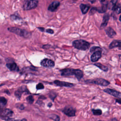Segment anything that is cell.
<instances>
[{
    "mask_svg": "<svg viewBox=\"0 0 121 121\" xmlns=\"http://www.w3.org/2000/svg\"><path fill=\"white\" fill-rule=\"evenodd\" d=\"M8 30L20 36H22L24 38H29L31 35V33L27 31L26 30L22 29L16 27H10L8 28Z\"/></svg>",
    "mask_w": 121,
    "mask_h": 121,
    "instance_id": "cell-1",
    "label": "cell"
},
{
    "mask_svg": "<svg viewBox=\"0 0 121 121\" xmlns=\"http://www.w3.org/2000/svg\"><path fill=\"white\" fill-rule=\"evenodd\" d=\"M72 45L75 48L83 51L87 50L90 47V43L88 42L81 39L74 41Z\"/></svg>",
    "mask_w": 121,
    "mask_h": 121,
    "instance_id": "cell-2",
    "label": "cell"
},
{
    "mask_svg": "<svg viewBox=\"0 0 121 121\" xmlns=\"http://www.w3.org/2000/svg\"><path fill=\"white\" fill-rule=\"evenodd\" d=\"M86 82L88 83L94 84L102 86H107L110 84V82L108 80L102 78H98L92 80H87L86 81Z\"/></svg>",
    "mask_w": 121,
    "mask_h": 121,
    "instance_id": "cell-3",
    "label": "cell"
},
{
    "mask_svg": "<svg viewBox=\"0 0 121 121\" xmlns=\"http://www.w3.org/2000/svg\"><path fill=\"white\" fill-rule=\"evenodd\" d=\"M38 4V1L37 0H29L25 1L23 4L24 10H30L37 7Z\"/></svg>",
    "mask_w": 121,
    "mask_h": 121,
    "instance_id": "cell-4",
    "label": "cell"
},
{
    "mask_svg": "<svg viewBox=\"0 0 121 121\" xmlns=\"http://www.w3.org/2000/svg\"><path fill=\"white\" fill-rule=\"evenodd\" d=\"M13 114V112L9 109H0V117L5 120L10 117Z\"/></svg>",
    "mask_w": 121,
    "mask_h": 121,
    "instance_id": "cell-5",
    "label": "cell"
},
{
    "mask_svg": "<svg viewBox=\"0 0 121 121\" xmlns=\"http://www.w3.org/2000/svg\"><path fill=\"white\" fill-rule=\"evenodd\" d=\"M76 112L75 109L71 106H66L62 110V112L69 117L75 116Z\"/></svg>",
    "mask_w": 121,
    "mask_h": 121,
    "instance_id": "cell-6",
    "label": "cell"
},
{
    "mask_svg": "<svg viewBox=\"0 0 121 121\" xmlns=\"http://www.w3.org/2000/svg\"><path fill=\"white\" fill-rule=\"evenodd\" d=\"M103 91L105 93H106L111 95L118 98L119 99H121V93L117 91L110 88H105L104 89Z\"/></svg>",
    "mask_w": 121,
    "mask_h": 121,
    "instance_id": "cell-7",
    "label": "cell"
},
{
    "mask_svg": "<svg viewBox=\"0 0 121 121\" xmlns=\"http://www.w3.org/2000/svg\"><path fill=\"white\" fill-rule=\"evenodd\" d=\"M41 65L43 67L46 68H52L54 66V62L52 60L48 59H44L41 62Z\"/></svg>",
    "mask_w": 121,
    "mask_h": 121,
    "instance_id": "cell-8",
    "label": "cell"
},
{
    "mask_svg": "<svg viewBox=\"0 0 121 121\" xmlns=\"http://www.w3.org/2000/svg\"><path fill=\"white\" fill-rule=\"evenodd\" d=\"M75 69H69V68H67V69H61L60 70L61 75L62 76H65V77L75 75Z\"/></svg>",
    "mask_w": 121,
    "mask_h": 121,
    "instance_id": "cell-9",
    "label": "cell"
},
{
    "mask_svg": "<svg viewBox=\"0 0 121 121\" xmlns=\"http://www.w3.org/2000/svg\"><path fill=\"white\" fill-rule=\"evenodd\" d=\"M25 92H28V91L27 90L26 86H22L19 87L17 89V90L16 91V92H15V95L17 98L19 99L21 97L22 93Z\"/></svg>",
    "mask_w": 121,
    "mask_h": 121,
    "instance_id": "cell-10",
    "label": "cell"
},
{
    "mask_svg": "<svg viewBox=\"0 0 121 121\" xmlns=\"http://www.w3.org/2000/svg\"><path fill=\"white\" fill-rule=\"evenodd\" d=\"M54 83L59 86H65V87H71L74 86V85L72 83L64 82V81H61L60 80H56L54 81Z\"/></svg>",
    "mask_w": 121,
    "mask_h": 121,
    "instance_id": "cell-11",
    "label": "cell"
},
{
    "mask_svg": "<svg viewBox=\"0 0 121 121\" xmlns=\"http://www.w3.org/2000/svg\"><path fill=\"white\" fill-rule=\"evenodd\" d=\"M60 3L59 1L57 0H55L53 1L48 7V10L51 12H54L55 11L57 8L60 6Z\"/></svg>",
    "mask_w": 121,
    "mask_h": 121,
    "instance_id": "cell-12",
    "label": "cell"
},
{
    "mask_svg": "<svg viewBox=\"0 0 121 121\" xmlns=\"http://www.w3.org/2000/svg\"><path fill=\"white\" fill-rule=\"evenodd\" d=\"M101 57V51L95 52L91 56V60L92 62L97 61Z\"/></svg>",
    "mask_w": 121,
    "mask_h": 121,
    "instance_id": "cell-13",
    "label": "cell"
},
{
    "mask_svg": "<svg viewBox=\"0 0 121 121\" xmlns=\"http://www.w3.org/2000/svg\"><path fill=\"white\" fill-rule=\"evenodd\" d=\"M6 66L11 71H17L19 70L18 67H17V64L16 63H15V62L7 63Z\"/></svg>",
    "mask_w": 121,
    "mask_h": 121,
    "instance_id": "cell-14",
    "label": "cell"
},
{
    "mask_svg": "<svg viewBox=\"0 0 121 121\" xmlns=\"http://www.w3.org/2000/svg\"><path fill=\"white\" fill-rule=\"evenodd\" d=\"M109 47L110 49H112L115 47H119L121 48V40H113L110 44Z\"/></svg>",
    "mask_w": 121,
    "mask_h": 121,
    "instance_id": "cell-15",
    "label": "cell"
},
{
    "mask_svg": "<svg viewBox=\"0 0 121 121\" xmlns=\"http://www.w3.org/2000/svg\"><path fill=\"white\" fill-rule=\"evenodd\" d=\"M109 19V15L107 13H105L104 16H103V22L101 24V28H104L105 27L108 22V20Z\"/></svg>",
    "mask_w": 121,
    "mask_h": 121,
    "instance_id": "cell-16",
    "label": "cell"
},
{
    "mask_svg": "<svg viewBox=\"0 0 121 121\" xmlns=\"http://www.w3.org/2000/svg\"><path fill=\"white\" fill-rule=\"evenodd\" d=\"M105 32L106 34L108 35V36L111 38L113 37L116 35L115 31L110 27H108L105 30Z\"/></svg>",
    "mask_w": 121,
    "mask_h": 121,
    "instance_id": "cell-17",
    "label": "cell"
},
{
    "mask_svg": "<svg viewBox=\"0 0 121 121\" xmlns=\"http://www.w3.org/2000/svg\"><path fill=\"white\" fill-rule=\"evenodd\" d=\"M104 2H103L102 6L100 8H97V11L99 13H104L106 12V11L107 9L108 3L107 2H104Z\"/></svg>",
    "mask_w": 121,
    "mask_h": 121,
    "instance_id": "cell-18",
    "label": "cell"
},
{
    "mask_svg": "<svg viewBox=\"0 0 121 121\" xmlns=\"http://www.w3.org/2000/svg\"><path fill=\"white\" fill-rule=\"evenodd\" d=\"M75 76L76 77L78 80H80L83 77V73L82 71L78 69H76Z\"/></svg>",
    "mask_w": 121,
    "mask_h": 121,
    "instance_id": "cell-19",
    "label": "cell"
},
{
    "mask_svg": "<svg viewBox=\"0 0 121 121\" xmlns=\"http://www.w3.org/2000/svg\"><path fill=\"white\" fill-rule=\"evenodd\" d=\"M89 8L90 7L88 5H87L86 4H81L80 5V9L82 13L84 14H85L86 13H87L88 9H89Z\"/></svg>",
    "mask_w": 121,
    "mask_h": 121,
    "instance_id": "cell-20",
    "label": "cell"
},
{
    "mask_svg": "<svg viewBox=\"0 0 121 121\" xmlns=\"http://www.w3.org/2000/svg\"><path fill=\"white\" fill-rule=\"evenodd\" d=\"M7 103V99L3 96H0V108L3 109Z\"/></svg>",
    "mask_w": 121,
    "mask_h": 121,
    "instance_id": "cell-21",
    "label": "cell"
},
{
    "mask_svg": "<svg viewBox=\"0 0 121 121\" xmlns=\"http://www.w3.org/2000/svg\"><path fill=\"white\" fill-rule=\"evenodd\" d=\"M94 65L104 71H107L108 70V68L107 67H106L100 63H95L94 64Z\"/></svg>",
    "mask_w": 121,
    "mask_h": 121,
    "instance_id": "cell-22",
    "label": "cell"
},
{
    "mask_svg": "<svg viewBox=\"0 0 121 121\" xmlns=\"http://www.w3.org/2000/svg\"><path fill=\"white\" fill-rule=\"evenodd\" d=\"M112 9L113 10H114L118 14L121 13V6H118L117 5H115L113 6Z\"/></svg>",
    "mask_w": 121,
    "mask_h": 121,
    "instance_id": "cell-23",
    "label": "cell"
},
{
    "mask_svg": "<svg viewBox=\"0 0 121 121\" xmlns=\"http://www.w3.org/2000/svg\"><path fill=\"white\" fill-rule=\"evenodd\" d=\"M92 112L93 114L95 115H100L102 114V111L101 109H92Z\"/></svg>",
    "mask_w": 121,
    "mask_h": 121,
    "instance_id": "cell-24",
    "label": "cell"
},
{
    "mask_svg": "<svg viewBox=\"0 0 121 121\" xmlns=\"http://www.w3.org/2000/svg\"><path fill=\"white\" fill-rule=\"evenodd\" d=\"M102 51V49L99 47H97V46H93L92 47H91V48L90 50V52H98V51Z\"/></svg>",
    "mask_w": 121,
    "mask_h": 121,
    "instance_id": "cell-25",
    "label": "cell"
},
{
    "mask_svg": "<svg viewBox=\"0 0 121 121\" xmlns=\"http://www.w3.org/2000/svg\"><path fill=\"white\" fill-rule=\"evenodd\" d=\"M49 118L52 119V120L55 121H60V117L58 115L55 114H51L49 116Z\"/></svg>",
    "mask_w": 121,
    "mask_h": 121,
    "instance_id": "cell-26",
    "label": "cell"
},
{
    "mask_svg": "<svg viewBox=\"0 0 121 121\" xmlns=\"http://www.w3.org/2000/svg\"><path fill=\"white\" fill-rule=\"evenodd\" d=\"M26 101H27V102L29 104H32L34 102V98H33V96L29 95L28 96H27L26 97Z\"/></svg>",
    "mask_w": 121,
    "mask_h": 121,
    "instance_id": "cell-27",
    "label": "cell"
},
{
    "mask_svg": "<svg viewBox=\"0 0 121 121\" xmlns=\"http://www.w3.org/2000/svg\"><path fill=\"white\" fill-rule=\"evenodd\" d=\"M96 11H97V8H95V7H93L91 8V9L89 12V14L93 15Z\"/></svg>",
    "mask_w": 121,
    "mask_h": 121,
    "instance_id": "cell-28",
    "label": "cell"
},
{
    "mask_svg": "<svg viewBox=\"0 0 121 121\" xmlns=\"http://www.w3.org/2000/svg\"><path fill=\"white\" fill-rule=\"evenodd\" d=\"M36 88L37 90L38 89H42L44 88V86L43 85V84L41 83H39L38 84H37L36 86Z\"/></svg>",
    "mask_w": 121,
    "mask_h": 121,
    "instance_id": "cell-29",
    "label": "cell"
},
{
    "mask_svg": "<svg viewBox=\"0 0 121 121\" xmlns=\"http://www.w3.org/2000/svg\"><path fill=\"white\" fill-rule=\"evenodd\" d=\"M49 96H50V97L51 99L53 100L54 99H55V98L56 96V94L55 93L52 92L50 93V94L49 95Z\"/></svg>",
    "mask_w": 121,
    "mask_h": 121,
    "instance_id": "cell-30",
    "label": "cell"
},
{
    "mask_svg": "<svg viewBox=\"0 0 121 121\" xmlns=\"http://www.w3.org/2000/svg\"><path fill=\"white\" fill-rule=\"evenodd\" d=\"M10 18H11V19L13 21L14 20H17V19H20V17H17V16L15 15H11L10 16Z\"/></svg>",
    "mask_w": 121,
    "mask_h": 121,
    "instance_id": "cell-31",
    "label": "cell"
},
{
    "mask_svg": "<svg viewBox=\"0 0 121 121\" xmlns=\"http://www.w3.org/2000/svg\"><path fill=\"white\" fill-rule=\"evenodd\" d=\"M46 33H48L49 34H53L54 33V31L52 29H50V28H49V29H47L46 30Z\"/></svg>",
    "mask_w": 121,
    "mask_h": 121,
    "instance_id": "cell-32",
    "label": "cell"
},
{
    "mask_svg": "<svg viewBox=\"0 0 121 121\" xmlns=\"http://www.w3.org/2000/svg\"><path fill=\"white\" fill-rule=\"evenodd\" d=\"M5 120L6 121H16L14 119L11 118H10V117H9V118H7L5 119Z\"/></svg>",
    "mask_w": 121,
    "mask_h": 121,
    "instance_id": "cell-33",
    "label": "cell"
},
{
    "mask_svg": "<svg viewBox=\"0 0 121 121\" xmlns=\"http://www.w3.org/2000/svg\"><path fill=\"white\" fill-rule=\"evenodd\" d=\"M117 1H118V0H111V3L113 5V6L116 5Z\"/></svg>",
    "mask_w": 121,
    "mask_h": 121,
    "instance_id": "cell-34",
    "label": "cell"
},
{
    "mask_svg": "<svg viewBox=\"0 0 121 121\" xmlns=\"http://www.w3.org/2000/svg\"><path fill=\"white\" fill-rule=\"evenodd\" d=\"M37 28H38V29L40 31H41V32H44V28H43V27H37Z\"/></svg>",
    "mask_w": 121,
    "mask_h": 121,
    "instance_id": "cell-35",
    "label": "cell"
},
{
    "mask_svg": "<svg viewBox=\"0 0 121 121\" xmlns=\"http://www.w3.org/2000/svg\"><path fill=\"white\" fill-rule=\"evenodd\" d=\"M116 102L120 104H121V99H116Z\"/></svg>",
    "mask_w": 121,
    "mask_h": 121,
    "instance_id": "cell-36",
    "label": "cell"
},
{
    "mask_svg": "<svg viewBox=\"0 0 121 121\" xmlns=\"http://www.w3.org/2000/svg\"><path fill=\"white\" fill-rule=\"evenodd\" d=\"M89 2H90L91 3H93L95 1V0H88Z\"/></svg>",
    "mask_w": 121,
    "mask_h": 121,
    "instance_id": "cell-37",
    "label": "cell"
},
{
    "mask_svg": "<svg viewBox=\"0 0 121 121\" xmlns=\"http://www.w3.org/2000/svg\"><path fill=\"white\" fill-rule=\"evenodd\" d=\"M52 105V104L51 103H49L48 104V106L49 107H51Z\"/></svg>",
    "mask_w": 121,
    "mask_h": 121,
    "instance_id": "cell-38",
    "label": "cell"
},
{
    "mask_svg": "<svg viewBox=\"0 0 121 121\" xmlns=\"http://www.w3.org/2000/svg\"><path fill=\"white\" fill-rule=\"evenodd\" d=\"M112 121H118L116 119H115V118H114V119H112Z\"/></svg>",
    "mask_w": 121,
    "mask_h": 121,
    "instance_id": "cell-39",
    "label": "cell"
},
{
    "mask_svg": "<svg viewBox=\"0 0 121 121\" xmlns=\"http://www.w3.org/2000/svg\"><path fill=\"white\" fill-rule=\"evenodd\" d=\"M99 1L101 2H102V3H103L104 1H105V0H99Z\"/></svg>",
    "mask_w": 121,
    "mask_h": 121,
    "instance_id": "cell-40",
    "label": "cell"
},
{
    "mask_svg": "<svg viewBox=\"0 0 121 121\" xmlns=\"http://www.w3.org/2000/svg\"><path fill=\"white\" fill-rule=\"evenodd\" d=\"M21 121H26V119H23Z\"/></svg>",
    "mask_w": 121,
    "mask_h": 121,
    "instance_id": "cell-41",
    "label": "cell"
},
{
    "mask_svg": "<svg viewBox=\"0 0 121 121\" xmlns=\"http://www.w3.org/2000/svg\"><path fill=\"white\" fill-rule=\"evenodd\" d=\"M119 20H120V21H121V16H120V17Z\"/></svg>",
    "mask_w": 121,
    "mask_h": 121,
    "instance_id": "cell-42",
    "label": "cell"
},
{
    "mask_svg": "<svg viewBox=\"0 0 121 121\" xmlns=\"http://www.w3.org/2000/svg\"></svg>",
    "mask_w": 121,
    "mask_h": 121,
    "instance_id": "cell-43",
    "label": "cell"
},
{
    "mask_svg": "<svg viewBox=\"0 0 121 121\" xmlns=\"http://www.w3.org/2000/svg\"></svg>",
    "mask_w": 121,
    "mask_h": 121,
    "instance_id": "cell-44",
    "label": "cell"
},
{
    "mask_svg": "<svg viewBox=\"0 0 121 121\" xmlns=\"http://www.w3.org/2000/svg\"></svg>",
    "mask_w": 121,
    "mask_h": 121,
    "instance_id": "cell-45",
    "label": "cell"
}]
</instances>
